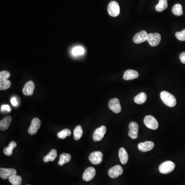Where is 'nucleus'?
<instances>
[{"mask_svg": "<svg viewBox=\"0 0 185 185\" xmlns=\"http://www.w3.org/2000/svg\"><path fill=\"white\" fill-rule=\"evenodd\" d=\"M161 99L162 102L169 107H174L176 104V99L172 94L167 91L161 92Z\"/></svg>", "mask_w": 185, "mask_h": 185, "instance_id": "f257e3e1", "label": "nucleus"}, {"mask_svg": "<svg viewBox=\"0 0 185 185\" xmlns=\"http://www.w3.org/2000/svg\"><path fill=\"white\" fill-rule=\"evenodd\" d=\"M175 167L174 162L171 161H166L159 166V171L162 174H168L173 171Z\"/></svg>", "mask_w": 185, "mask_h": 185, "instance_id": "f03ea898", "label": "nucleus"}, {"mask_svg": "<svg viewBox=\"0 0 185 185\" xmlns=\"http://www.w3.org/2000/svg\"><path fill=\"white\" fill-rule=\"evenodd\" d=\"M144 123L145 126L151 130H156L158 128V120L151 115H148L144 118Z\"/></svg>", "mask_w": 185, "mask_h": 185, "instance_id": "7ed1b4c3", "label": "nucleus"}, {"mask_svg": "<svg viewBox=\"0 0 185 185\" xmlns=\"http://www.w3.org/2000/svg\"><path fill=\"white\" fill-rule=\"evenodd\" d=\"M109 15L112 17H117L120 13V5L116 1L111 2L107 7Z\"/></svg>", "mask_w": 185, "mask_h": 185, "instance_id": "20e7f679", "label": "nucleus"}, {"mask_svg": "<svg viewBox=\"0 0 185 185\" xmlns=\"http://www.w3.org/2000/svg\"><path fill=\"white\" fill-rule=\"evenodd\" d=\"M161 40V36L158 33H150L148 34L147 41L151 46L154 47L159 44Z\"/></svg>", "mask_w": 185, "mask_h": 185, "instance_id": "39448f33", "label": "nucleus"}, {"mask_svg": "<svg viewBox=\"0 0 185 185\" xmlns=\"http://www.w3.org/2000/svg\"><path fill=\"white\" fill-rule=\"evenodd\" d=\"M107 131V128L106 126L103 125L101 127L97 128L93 133V138L95 141H99L103 139L104 137V135L106 134Z\"/></svg>", "mask_w": 185, "mask_h": 185, "instance_id": "423d86ee", "label": "nucleus"}, {"mask_svg": "<svg viewBox=\"0 0 185 185\" xmlns=\"http://www.w3.org/2000/svg\"><path fill=\"white\" fill-rule=\"evenodd\" d=\"M89 159L92 164L94 165H98L100 164L103 159V154L100 151H95L92 152L89 157Z\"/></svg>", "mask_w": 185, "mask_h": 185, "instance_id": "0eeeda50", "label": "nucleus"}, {"mask_svg": "<svg viewBox=\"0 0 185 185\" xmlns=\"http://www.w3.org/2000/svg\"><path fill=\"white\" fill-rule=\"evenodd\" d=\"M41 124V123L39 118H34L32 120L31 125L28 130V132L29 134H36L37 133L38 130L40 128Z\"/></svg>", "mask_w": 185, "mask_h": 185, "instance_id": "6e6552de", "label": "nucleus"}, {"mask_svg": "<svg viewBox=\"0 0 185 185\" xmlns=\"http://www.w3.org/2000/svg\"><path fill=\"white\" fill-rule=\"evenodd\" d=\"M109 107L115 113H119L121 112V107L120 100L117 98H113L109 103Z\"/></svg>", "mask_w": 185, "mask_h": 185, "instance_id": "1a4fd4ad", "label": "nucleus"}, {"mask_svg": "<svg viewBox=\"0 0 185 185\" xmlns=\"http://www.w3.org/2000/svg\"><path fill=\"white\" fill-rule=\"evenodd\" d=\"M123 173V169L120 165H116L110 169L108 171V174L110 178L115 179L122 174Z\"/></svg>", "mask_w": 185, "mask_h": 185, "instance_id": "9d476101", "label": "nucleus"}, {"mask_svg": "<svg viewBox=\"0 0 185 185\" xmlns=\"http://www.w3.org/2000/svg\"><path fill=\"white\" fill-rule=\"evenodd\" d=\"M129 131L128 135L132 139H135L138 137V132L139 129L138 124L135 122H132L129 124Z\"/></svg>", "mask_w": 185, "mask_h": 185, "instance_id": "9b49d317", "label": "nucleus"}, {"mask_svg": "<svg viewBox=\"0 0 185 185\" xmlns=\"http://www.w3.org/2000/svg\"><path fill=\"white\" fill-rule=\"evenodd\" d=\"M148 34L147 32L145 31H141L140 32H138L133 37V41L136 44L142 43L146 41L148 39Z\"/></svg>", "mask_w": 185, "mask_h": 185, "instance_id": "f8f14e48", "label": "nucleus"}, {"mask_svg": "<svg viewBox=\"0 0 185 185\" xmlns=\"http://www.w3.org/2000/svg\"><path fill=\"white\" fill-rule=\"evenodd\" d=\"M96 174V170L93 167H89L84 171L83 174V179L86 182H89L93 179Z\"/></svg>", "mask_w": 185, "mask_h": 185, "instance_id": "ddd939ff", "label": "nucleus"}, {"mask_svg": "<svg viewBox=\"0 0 185 185\" xmlns=\"http://www.w3.org/2000/svg\"><path fill=\"white\" fill-rule=\"evenodd\" d=\"M154 147V144L152 141H147L145 142H141L138 145V148L139 151L145 152L149 151L153 149Z\"/></svg>", "mask_w": 185, "mask_h": 185, "instance_id": "4468645a", "label": "nucleus"}, {"mask_svg": "<svg viewBox=\"0 0 185 185\" xmlns=\"http://www.w3.org/2000/svg\"><path fill=\"white\" fill-rule=\"evenodd\" d=\"M17 174V171L12 168L0 169V176L3 179H6L12 175Z\"/></svg>", "mask_w": 185, "mask_h": 185, "instance_id": "2eb2a0df", "label": "nucleus"}, {"mask_svg": "<svg viewBox=\"0 0 185 185\" xmlns=\"http://www.w3.org/2000/svg\"><path fill=\"white\" fill-rule=\"evenodd\" d=\"M35 84L32 81H29L25 84L22 92L25 96H31L34 93Z\"/></svg>", "mask_w": 185, "mask_h": 185, "instance_id": "dca6fc26", "label": "nucleus"}, {"mask_svg": "<svg viewBox=\"0 0 185 185\" xmlns=\"http://www.w3.org/2000/svg\"><path fill=\"white\" fill-rule=\"evenodd\" d=\"M139 74L137 71L132 69H128L124 72V79L125 80L134 79L138 78Z\"/></svg>", "mask_w": 185, "mask_h": 185, "instance_id": "f3484780", "label": "nucleus"}, {"mask_svg": "<svg viewBox=\"0 0 185 185\" xmlns=\"http://www.w3.org/2000/svg\"><path fill=\"white\" fill-rule=\"evenodd\" d=\"M119 158L121 164L125 165L127 164L128 161V154L127 153V151L124 148H120L119 150Z\"/></svg>", "mask_w": 185, "mask_h": 185, "instance_id": "a211bd4d", "label": "nucleus"}, {"mask_svg": "<svg viewBox=\"0 0 185 185\" xmlns=\"http://www.w3.org/2000/svg\"><path fill=\"white\" fill-rule=\"evenodd\" d=\"M11 122V117L9 116L5 117L0 121V129L2 131L7 130Z\"/></svg>", "mask_w": 185, "mask_h": 185, "instance_id": "6ab92c4d", "label": "nucleus"}, {"mask_svg": "<svg viewBox=\"0 0 185 185\" xmlns=\"http://www.w3.org/2000/svg\"><path fill=\"white\" fill-rule=\"evenodd\" d=\"M57 150L56 149H52L47 155L45 156L43 158V161L45 162H53L55 161L56 158H57Z\"/></svg>", "mask_w": 185, "mask_h": 185, "instance_id": "aec40b11", "label": "nucleus"}, {"mask_svg": "<svg viewBox=\"0 0 185 185\" xmlns=\"http://www.w3.org/2000/svg\"><path fill=\"white\" fill-rule=\"evenodd\" d=\"M71 159V155L69 153H63L60 155L58 165L60 166L69 162Z\"/></svg>", "mask_w": 185, "mask_h": 185, "instance_id": "412c9836", "label": "nucleus"}, {"mask_svg": "<svg viewBox=\"0 0 185 185\" xmlns=\"http://www.w3.org/2000/svg\"><path fill=\"white\" fill-rule=\"evenodd\" d=\"M17 143L15 141H12L9 143L8 147H6L4 149L3 151L5 154L7 156H11L12 154V151L15 147H17Z\"/></svg>", "mask_w": 185, "mask_h": 185, "instance_id": "4be33fe9", "label": "nucleus"}, {"mask_svg": "<svg viewBox=\"0 0 185 185\" xmlns=\"http://www.w3.org/2000/svg\"><path fill=\"white\" fill-rule=\"evenodd\" d=\"M147 97L146 94L144 92H142V93L138 94L137 96H136L134 99V100L135 103L137 104H143L146 101Z\"/></svg>", "mask_w": 185, "mask_h": 185, "instance_id": "5701e85b", "label": "nucleus"}, {"mask_svg": "<svg viewBox=\"0 0 185 185\" xmlns=\"http://www.w3.org/2000/svg\"><path fill=\"white\" fill-rule=\"evenodd\" d=\"M8 179L9 182L12 185H21L22 181L21 177L17 174L12 175L11 176H9Z\"/></svg>", "mask_w": 185, "mask_h": 185, "instance_id": "b1692460", "label": "nucleus"}, {"mask_svg": "<svg viewBox=\"0 0 185 185\" xmlns=\"http://www.w3.org/2000/svg\"><path fill=\"white\" fill-rule=\"evenodd\" d=\"M82 134V128L80 125H77L74 130V138L75 140L78 141L81 138Z\"/></svg>", "mask_w": 185, "mask_h": 185, "instance_id": "393cba45", "label": "nucleus"}, {"mask_svg": "<svg viewBox=\"0 0 185 185\" xmlns=\"http://www.w3.org/2000/svg\"><path fill=\"white\" fill-rule=\"evenodd\" d=\"M168 7L167 0H159V3L155 7V9L158 12H162Z\"/></svg>", "mask_w": 185, "mask_h": 185, "instance_id": "a878e982", "label": "nucleus"}, {"mask_svg": "<svg viewBox=\"0 0 185 185\" xmlns=\"http://www.w3.org/2000/svg\"><path fill=\"white\" fill-rule=\"evenodd\" d=\"M172 12L176 16H181L183 14L182 6L180 4H176L172 8Z\"/></svg>", "mask_w": 185, "mask_h": 185, "instance_id": "bb28decb", "label": "nucleus"}, {"mask_svg": "<svg viewBox=\"0 0 185 185\" xmlns=\"http://www.w3.org/2000/svg\"><path fill=\"white\" fill-rule=\"evenodd\" d=\"M84 52L85 51L84 48L80 46H76L73 48L72 51V54L76 56L83 55Z\"/></svg>", "mask_w": 185, "mask_h": 185, "instance_id": "cd10ccee", "label": "nucleus"}, {"mask_svg": "<svg viewBox=\"0 0 185 185\" xmlns=\"http://www.w3.org/2000/svg\"><path fill=\"white\" fill-rule=\"evenodd\" d=\"M71 135V131L69 129L65 128L64 130H62L61 131L59 132L57 134V136L59 138L61 139H64L67 136H69Z\"/></svg>", "mask_w": 185, "mask_h": 185, "instance_id": "c85d7f7f", "label": "nucleus"}, {"mask_svg": "<svg viewBox=\"0 0 185 185\" xmlns=\"http://www.w3.org/2000/svg\"><path fill=\"white\" fill-rule=\"evenodd\" d=\"M11 81L8 80H4L0 81V90H5L9 89L11 87Z\"/></svg>", "mask_w": 185, "mask_h": 185, "instance_id": "c756f323", "label": "nucleus"}, {"mask_svg": "<svg viewBox=\"0 0 185 185\" xmlns=\"http://www.w3.org/2000/svg\"><path fill=\"white\" fill-rule=\"evenodd\" d=\"M11 76V74L9 72L6 70H3L0 73V81L8 80V79Z\"/></svg>", "mask_w": 185, "mask_h": 185, "instance_id": "7c9ffc66", "label": "nucleus"}, {"mask_svg": "<svg viewBox=\"0 0 185 185\" xmlns=\"http://www.w3.org/2000/svg\"><path fill=\"white\" fill-rule=\"evenodd\" d=\"M175 37L178 40L181 41H185V29L183 31L176 32Z\"/></svg>", "mask_w": 185, "mask_h": 185, "instance_id": "2f4dec72", "label": "nucleus"}, {"mask_svg": "<svg viewBox=\"0 0 185 185\" xmlns=\"http://www.w3.org/2000/svg\"><path fill=\"white\" fill-rule=\"evenodd\" d=\"M1 110L2 112L4 111H6L7 112H10L11 111V107L7 104H4V105H3V106H2Z\"/></svg>", "mask_w": 185, "mask_h": 185, "instance_id": "473e14b6", "label": "nucleus"}, {"mask_svg": "<svg viewBox=\"0 0 185 185\" xmlns=\"http://www.w3.org/2000/svg\"><path fill=\"white\" fill-rule=\"evenodd\" d=\"M179 59L181 60V61L185 64V52L182 53L180 54L179 55Z\"/></svg>", "mask_w": 185, "mask_h": 185, "instance_id": "72a5a7b5", "label": "nucleus"}, {"mask_svg": "<svg viewBox=\"0 0 185 185\" xmlns=\"http://www.w3.org/2000/svg\"><path fill=\"white\" fill-rule=\"evenodd\" d=\"M11 104H12V106H15V107H16V106H18V101H17V100L16 99V98H15V97H12L11 99Z\"/></svg>", "mask_w": 185, "mask_h": 185, "instance_id": "f704fd0d", "label": "nucleus"}, {"mask_svg": "<svg viewBox=\"0 0 185 185\" xmlns=\"http://www.w3.org/2000/svg\"></svg>", "mask_w": 185, "mask_h": 185, "instance_id": "c9c22d12", "label": "nucleus"}]
</instances>
